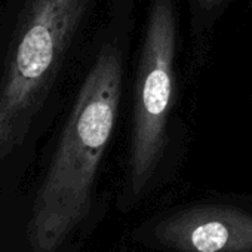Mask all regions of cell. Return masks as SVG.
Wrapping results in <instances>:
<instances>
[{"instance_id": "cell-1", "label": "cell", "mask_w": 252, "mask_h": 252, "mask_svg": "<svg viewBox=\"0 0 252 252\" xmlns=\"http://www.w3.org/2000/svg\"><path fill=\"white\" fill-rule=\"evenodd\" d=\"M122 55L104 43L36 174L0 199V252H80L104 217L96 180L119 111Z\"/></svg>"}, {"instance_id": "cell-2", "label": "cell", "mask_w": 252, "mask_h": 252, "mask_svg": "<svg viewBox=\"0 0 252 252\" xmlns=\"http://www.w3.org/2000/svg\"><path fill=\"white\" fill-rule=\"evenodd\" d=\"M92 0H2L0 5V199L34 166L55 89Z\"/></svg>"}, {"instance_id": "cell-3", "label": "cell", "mask_w": 252, "mask_h": 252, "mask_svg": "<svg viewBox=\"0 0 252 252\" xmlns=\"http://www.w3.org/2000/svg\"><path fill=\"white\" fill-rule=\"evenodd\" d=\"M174 0H152L138 65L128 172L117 203L123 212L134 209L156 184L174 96Z\"/></svg>"}, {"instance_id": "cell-4", "label": "cell", "mask_w": 252, "mask_h": 252, "mask_svg": "<svg viewBox=\"0 0 252 252\" xmlns=\"http://www.w3.org/2000/svg\"><path fill=\"white\" fill-rule=\"evenodd\" d=\"M129 240L156 252H252V208L228 200L181 205L143 220Z\"/></svg>"}, {"instance_id": "cell-5", "label": "cell", "mask_w": 252, "mask_h": 252, "mask_svg": "<svg viewBox=\"0 0 252 252\" xmlns=\"http://www.w3.org/2000/svg\"><path fill=\"white\" fill-rule=\"evenodd\" d=\"M197 2L200 3L202 8H205V9H212V8H215V6L221 5V3L224 2V0H197Z\"/></svg>"}, {"instance_id": "cell-6", "label": "cell", "mask_w": 252, "mask_h": 252, "mask_svg": "<svg viewBox=\"0 0 252 252\" xmlns=\"http://www.w3.org/2000/svg\"><path fill=\"white\" fill-rule=\"evenodd\" d=\"M0 5H2V0H0Z\"/></svg>"}]
</instances>
